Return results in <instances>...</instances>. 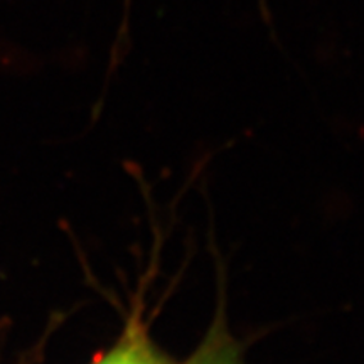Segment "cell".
I'll use <instances>...</instances> for the list:
<instances>
[{
  "instance_id": "cell-1",
  "label": "cell",
  "mask_w": 364,
  "mask_h": 364,
  "mask_svg": "<svg viewBox=\"0 0 364 364\" xmlns=\"http://www.w3.org/2000/svg\"><path fill=\"white\" fill-rule=\"evenodd\" d=\"M91 364H174L159 348L150 334V324L144 316L142 300L134 299L124 327L107 351L98 354Z\"/></svg>"
},
{
  "instance_id": "cell-2",
  "label": "cell",
  "mask_w": 364,
  "mask_h": 364,
  "mask_svg": "<svg viewBox=\"0 0 364 364\" xmlns=\"http://www.w3.org/2000/svg\"><path fill=\"white\" fill-rule=\"evenodd\" d=\"M182 364H245L243 349L228 324L226 300L220 290L215 317L194 353Z\"/></svg>"
}]
</instances>
